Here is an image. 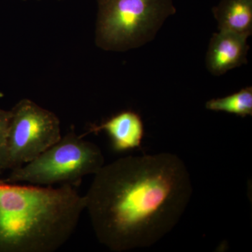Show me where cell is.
Returning a JSON list of instances; mask_svg holds the SVG:
<instances>
[{
  "label": "cell",
  "mask_w": 252,
  "mask_h": 252,
  "mask_svg": "<svg viewBox=\"0 0 252 252\" xmlns=\"http://www.w3.org/2000/svg\"><path fill=\"white\" fill-rule=\"evenodd\" d=\"M11 112L0 109V175L6 170L7 136Z\"/></svg>",
  "instance_id": "10"
},
{
  "label": "cell",
  "mask_w": 252,
  "mask_h": 252,
  "mask_svg": "<svg viewBox=\"0 0 252 252\" xmlns=\"http://www.w3.org/2000/svg\"><path fill=\"white\" fill-rule=\"evenodd\" d=\"M104 165L98 146L78 135L74 127L32 161L11 170L3 180L13 183L79 187L86 176L94 175Z\"/></svg>",
  "instance_id": "4"
},
{
  "label": "cell",
  "mask_w": 252,
  "mask_h": 252,
  "mask_svg": "<svg viewBox=\"0 0 252 252\" xmlns=\"http://www.w3.org/2000/svg\"><path fill=\"white\" fill-rule=\"evenodd\" d=\"M219 31L249 37L252 33V0H220L212 9Z\"/></svg>",
  "instance_id": "8"
},
{
  "label": "cell",
  "mask_w": 252,
  "mask_h": 252,
  "mask_svg": "<svg viewBox=\"0 0 252 252\" xmlns=\"http://www.w3.org/2000/svg\"><path fill=\"white\" fill-rule=\"evenodd\" d=\"M97 6L96 45L110 51L144 45L176 12L172 0H97Z\"/></svg>",
  "instance_id": "3"
},
{
  "label": "cell",
  "mask_w": 252,
  "mask_h": 252,
  "mask_svg": "<svg viewBox=\"0 0 252 252\" xmlns=\"http://www.w3.org/2000/svg\"><path fill=\"white\" fill-rule=\"evenodd\" d=\"M84 195L70 185H22L0 180V252H54L77 228Z\"/></svg>",
  "instance_id": "2"
},
{
  "label": "cell",
  "mask_w": 252,
  "mask_h": 252,
  "mask_svg": "<svg viewBox=\"0 0 252 252\" xmlns=\"http://www.w3.org/2000/svg\"><path fill=\"white\" fill-rule=\"evenodd\" d=\"M205 108L215 112H224L238 117L252 116V87L248 86L238 92L207 101Z\"/></svg>",
  "instance_id": "9"
},
{
  "label": "cell",
  "mask_w": 252,
  "mask_h": 252,
  "mask_svg": "<svg viewBox=\"0 0 252 252\" xmlns=\"http://www.w3.org/2000/svg\"><path fill=\"white\" fill-rule=\"evenodd\" d=\"M248 39L230 32L219 31L214 34L206 55V65L210 72L215 76L223 75L247 63L250 49Z\"/></svg>",
  "instance_id": "6"
},
{
  "label": "cell",
  "mask_w": 252,
  "mask_h": 252,
  "mask_svg": "<svg viewBox=\"0 0 252 252\" xmlns=\"http://www.w3.org/2000/svg\"><path fill=\"white\" fill-rule=\"evenodd\" d=\"M193 193L175 154L129 156L104 165L84 195L97 240L114 252L148 248L180 220Z\"/></svg>",
  "instance_id": "1"
},
{
  "label": "cell",
  "mask_w": 252,
  "mask_h": 252,
  "mask_svg": "<svg viewBox=\"0 0 252 252\" xmlns=\"http://www.w3.org/2000/svg\"><path fill=\"white\" fill-rule=\"evenodd\" d=\"M6 170L32 161L62 137L56 114L24 98L10 110Z\"/></svg>",
  "instance_id": "5"
},
{
  "label": "cell",
  "mask_w": 252,
  "mask_h": 252,
  "mask_svg": "<svg viewBox=\"0 0 252 252\" xmlns=\"http://www.w3.org/2000/svg\"><path fill=\"white\" fill-rule=\"evenodd\" d=\"M3 95H4V94H1V92H0V97H2Z\"/></svg>",
  "instance_id": "11"
},
{
  "label": "cell",
  "mask_w": 252,
  "mask_h": 252,
  "mask_svg": "<svg viewBox=\"0 0 252 252\" xmlns=\"http://www.w3.org/2000/svg\"><path fill=\"white\" fill-rule=\"evenodd\" d=\"M104 131L108 135L113 150L119 153L141 148L144 135L143 121L140 114L125 110L112 116L99 125H92L83 137L89 133Z\"/></svg>",
  "instance_id": "7"
}]
</instances>
